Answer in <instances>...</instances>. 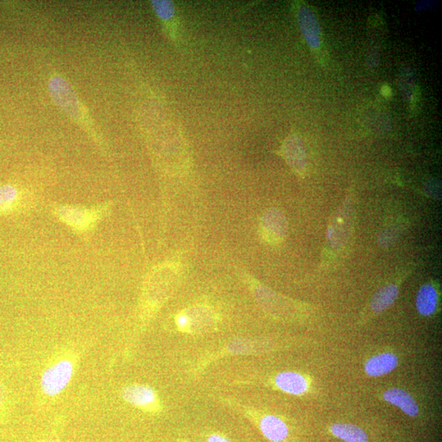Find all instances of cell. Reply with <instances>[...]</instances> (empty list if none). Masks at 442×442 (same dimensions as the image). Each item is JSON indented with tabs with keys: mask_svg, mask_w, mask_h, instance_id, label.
Segmentation results:
<instances>
[{
	"mask_svg": "<svg viewBox=\"0 0 442 442\" xmlns=\"http://www.w3.org/2000/svg\"><path fill=\"white\" fill-rule=\"evenodd\" d=\"M72 375V363L67 359L59 362L44 372L41 378V389L45 395L56 396L69 384Z\"/></svg>",
	"mask_w": 442,
	"mask_h": 442,
	"instance_id": "cell-1",
	"label": "cell"
},
{
	"mask_svg": "<svg viewBox=\"0 0 442 442\" xmlns=\"http://www.w3.org/2000/svg\"><path fill=\"white\" fill-rule=\"evenodd\" d=\"M49 87L53 98L59 106L74 119H78L80 116L78 100L70 85L61 77L56 76L50 80Z\"/></svg>",
	"mask_w": 442,
	"mask_h": 442,
	"instance_id": "cell-2",
	"label": "cell"
},
{
	"mask_svg": "<svg viewBox=\"0 0 442 442\" xmlns=\"http://www.w3.org/2000/svg\"><path fill=\"white\" fill-rule=\"evenodd\" d=\"M262 231L264 239L269 243L280 244L284 239L287 232V221L284 214L278 209L268 210L262 217Z\"/></svg>",
	"mask_w": 442,
	"mask_h": 442,
	"instance_id": "cell-3",
	"label": "cell"
},
{
	"mask_svg": "<svg viewBox=\"0 0 442 442\" xmlns=\"http://www.w3.org/2000/svg\"><path fill=\"white\" fill-rule=\"evenodd\" d=\"M350 221H352L350 207L349 204L346 203L334 214L328 230V239L334 247H341L348 239L350 222H352Z\"/></svg>",
	"mask_w": 442,
	"mask_h": 442,
	"instance_id": "cell-4",
	"label": "cell"
},
{
	"mask_svg": "<svg viewBox=\"0 0 442 442\" xmlns=\"http://www.w3.org/2000/svg\"><path fill=\"white\" fill-rule=\"evenodd\" d=\"M298 20L300 29L312 49L321 48V31L316 17L307 7H302L298 11Z\"/></svg>",
	"mask_w": 442,
	"mask_h": 442,
	"instance_id": "cell-5",
	"label": "cell"
},
{
	"mask_svg": "<svg viewBox=\"0 0 442 442\" xmlns=\"http://www.w3.org/2000/svg\"><path fill=\"white\" fill-rule=\"evenodd\" d=\"M398 363V357L395 354L382 353L368 359L364 366V371L368 376L380 377L393 372Z\"/></svg>",
	"mask_w": 442,
	"mask_h": 442,
	"instance_id": "cell-6",
	"label": "cell"
},
{
	"mask_svg": "<svg viewBox=\"0 0 442 442\" xmlns=\"http://www.w3.org/2000/svg\"><path fill=\"white\" fill-rule=\"evenodd\" d=\"M58 215L68 225L80 230L88 229L96 218V214L94 212L73 207L60 208L58 211Z\"/></svg>",
	"mask_w": 442,
	"mask_h": 442,
	"instance_id": "cell-7",
	"label": "cell"
},
{
	"mask_svg": "<svg viewBox=\"0 0 442 442\" xmlns=\"http://www.w3.org/2000/svg\"><path fill=\"white\" fill-rule=\"evenodd\" d=\"M384 400L400 408L409 417H416L419 412L418 405L407 391L400 389L386 390L382 396Z\"/></svg>",
	"mask_w": 442,
	"mask_h": 442,
	"instance_id": "cell-8",
	"label": "cell"
},
{
	"mask_svg": "<svg viewBox=\"0 0 442 442\" xmlns=\"http://www.w3.org/2000/svg\"><path fill=\"white\" fill-rule=\"evenodd\" d=\"M122 398L126 402L139 407H150L156 400V395L151 387L131 385L122 390Z\"/></svg>",
	"mask_w": 442,
	"mask_h": 442,
	"instance_id": "cell-9",
	"label": "cell"
},
{
	"mask_svg": "<svg viewBox=\"0 0 442 442\" xmlns=\"http://www.w3.org/2000/svg\"><path fill=\"white\" fill-rule=\"evenodd\" d=\"M284 153L290 166L298 173L303 174L306 171V154L303 143L297 136H291L284 145Z\"/></svg>",
	"mask_w": 442,
	"mask_h": 442,
	"instance_id": "cell-10",
	"label": "cell"
},
{
	"mask_svg": "<svg viewBox=\"0 0 442 442\" xmlns=\"http://www.w3.org/2000/svg\"><path fill=\"white\" fill-rule=\"evenodd\" d=\"M275 384L280 390L291 395L307 393L308 382L303 375L294 372H284L275 377Z\"/></svg>",
	"mask_w": 442,
	"mask_h": 442,
	"instance_id": "cell-11",
	"label": "cell"
},
{
	"mask_svg": "<svg viewBox=\"0 0 442 442\" xmlns=\"http://www.w3.org/2000/svg\"><path fill=\"white\" fill-rule=\"evenodd\" d=\"M439 305V294L435 287L425 284L419 289L416 298V307L419 314L430 316L434 314Z\"/></svg>",
	"mask_w": 442,
	"mask_h": 442,
	"instance_id": "cell-12",
	"label": "cell"
},
{
	"mask_svg": "<svg viewBox=\"0 0 442 442\" xmlns=\"http://www.w3.org/2000/svg\"><path fill=\"white\" fill-rule=\"evenodd\" d=\"M261 430L267 439L273 442L284 441L289 435L286 423L282 419L272 416L262 419Z\"/></svg>",
	"mask_w": 442,
	"mask_h": 442,
	"instance_id": "cell-13",
	"label": "cell"
},
{
	"mask_svg": "<svg viewBox=\"0 0 442 442\" xmlns=\"http://www.w3.org/2000/svg\"><path fill=\"white\" fill-rule=\"evenodd\" d=\"M399 294V288L396 284L384 286L378 290L371 300V309L375 313L384 312L393 305Z\"/></svg>",
	"mask_w": 442,
	"mask_h": 442,
	"instance_id": "cell-14",
	"label": "cell"
},
{
	"mask_svg": "<svg viewBox=\"0 0 442 442\" xmlns=\"http://www.w3.org/2000/svg\"><path fill=\"white\" fill-rule=\"evenodd\" d=\"M331 432L346 442H368L366 432L350 423H334L331 426Z\"/></svg>",
	"mask_w": 442,
	"mask_h": 442,
	"instance_id": "cell-15",
	"label": "cell"
},
{
	"mask_svg": "<svg viewBox=\"0 0 442 442\" xmlns=\"http://www.w3.org/2000/svg\"><path fill=\"white\" fill-rule=\"evenodd\" d=\"M399 85L402 89L404 97L407 102L410 103L414 101V97H416V91H414V75L412 70L410 68H405L403 69L400 76H399Z\"/></svg>",
	"mask_w": 442,
	"mask_h": 442,
	"instance_id": "cell-16",
	"label": "cell"
},
{
	"mask_svg": "<svg viewBox=\"0 0 442 442\" xmlns=\"http://www.w3.org/2000/svg\"><path fill=\"white\" fill-rule=\"evenodd\" d=\"M18 194L12 186H3L0 188V212L9 209L17 201Z\"/></svg>",
	"mask_w": 442,
	"mask_h": 442,
	"instance_id": "cell-17",
	"label": "cell"
},
{
	"mask_svg": "<svg viewBox=\"0 0 442 442\" xmlns=\"http://www.w3.org/2000/svg\"><path fill=\"white\" fill-rule=\"evenodd\" d=\"M153 6L158 16L163 20H169L174 16V6L169 1H153Z\"/></svg>",
	"mask_w": 442,
	"mask_h": 442,
	"instance_id": "cell-18",
	"label": "cell"
},
{
	"mask_svg": "<svg viewBox=\"0 0 442 442\" xmlns=\"http://www.w3.org/2000/svg\"><path fill=\"white\" fill-rule=\"evenodd\" d=\"M7 396V389L6 386H4L2 382H0V408L2 407V405L4 402H6Z\"/></svg>",
	"mask_w": 442,
	"mask_h": 442,
	"instance_id": "cell-19",
	"label": "cell"
},
{
	"mask_svg": "<svg viewBox=\"0 0 442 442\" xmlns=\"http://www.w3.org/2000/svg\"><path fill=\"white\" fill-rule=\"evenodd\" d=\"M207 442H230V441L221 436L212 435L211 436H209Z\"/></svg>",
	"mask_w": 442,
	"mask_h": 442,
	"instance_id": "cell-20",
	"label": "cell"
},
{
	"mask_svg": "<svg viewBox=\"0 0 442 442\" xmlns=\"http://www.w3.org/2000/svg\"><path fill=\"white\" fill-rule=\"evenodd\" d=\"M382 94L386 98H389L391 95V90L389 85L382 86Z\"/></svg>",
	"mask_w": 442,
	"mask_h": 442,
	"instance_id": "cell-21",
	"label": "cell"
},
{
	"mask_svg": "<svg viewBox=\"0 0 442 442\" xmlns=\"http://www.w3.org/2000/svg\"><path fill=\"white\" fill-rule=\"evenodd\" d=\"M44 442H57V441H56V440H48V441H44Z\"/></svg>",
	"mask_w": 442,
	"mask_h": 442,
	"instance_id": "cell-22",
	"label": "cell"
}]
</instances>
